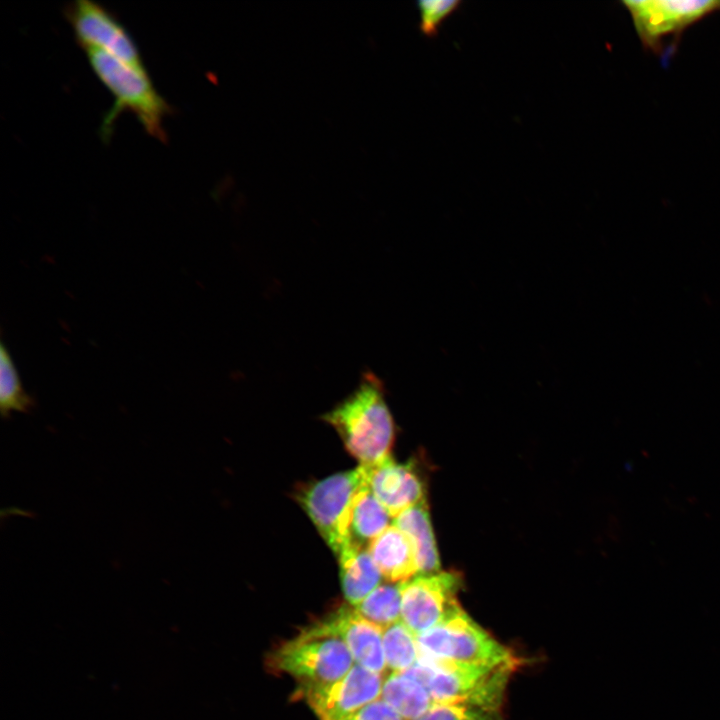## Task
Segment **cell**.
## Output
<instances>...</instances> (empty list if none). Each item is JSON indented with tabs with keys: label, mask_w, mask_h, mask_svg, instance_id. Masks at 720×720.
Listing matches in <instances>:
<instances>
[{
	"label": "cell",
	"mask_w": 720,
	"mask_h": 720,
	"mask_svg": "<svg viewBox=\"0 0 720 720\" xmlns=\"http://www.w3.org/2000/svg\"><path fill=\"white\" fill-rule=\"evenodd\" d=\"M322 419L335 429L361 466H374L391 456L395 424L384 384L373 372L364 371L354 391Z\"/></svg>",
	"instance_id": "obj_1"
},
{
	"label": "cell",
	"mask_w": 720,
	"mask_h": 720,
	"mask_svg": "<svg viewBox=\"0 0 720 720\" xmlns=\"http://www.w3.org/2000/svg\"><path fill=\"white\" fill-rule=\"evenodd\" d=\"M85 52L95 75L114 96V105L105 114L100 128L102 137L109 138L119 114L128 111L150 136L166 142L164 120L173 113V108L157 91L147 70L135 68L105 51L85 49Z\"/></svg>",
	"instance_id": "obj_2"
},
{
	"label": "cell",
	"mask_w": 720,
	"mask_h": 720,
	"mask_svg": "<svg viewBox=\"0 0 720 720\" xmlns=\"http://www.w3.org/2000/svg\"><path fill=\"white\" fill-rule=\"evenodd\" d=\"M520 661L497 667H477L437 660H417L401 672L421 683L434 704L465 703L501 711L510 676Z\"/></svg>",
	"instance_id": "obj_3"
},
{
	"label": "cell",
	"mask_w": 720,
	"mask_h": 720,
	"mask_svg": "<svg viewBox=\"0 0 720 720\" xmlns=\"http://www.w3.org/2000/svg\"><path fill=\"white\" fill-rule=\"evenodd\" d=\"M418 660H437L477 667L520 661L466 613L461 605L440 623L417 635Z\"/></svg>",
	"instance_id": "obj_4"
},
{
	"label": "cell",
	"mask_w": 720,
	"mask_h": 720,
	"mask_svg": "<svg viewBox=\"0 0 720 720\" xmlns=\"http://www.w3.org/2000/svg\"><path fill=\"white\" fill-rule=\"evenodd\" d=\"M354 664L341 639L321 633L311 625L273 649L266 658L271 672L290 675L299 682V689L333 683Z\"/></svg>",
	"instance_id": "obj_5"
},
{
	"label": "cell",
	"mask_w": 720,
	"mask_h": 720,
	"mask_svg": "<svg viewBox=\"0 0 720 720\" xmlns=\"http://www.w3.org/2000/svg\"><path fill=\"white\" fill-rule=\"evenodd\" d=\"M367 484L363 468L340 472L296 489L298 504L337 555L349 547V522L354 498Z\"/></svg>",
	"instance_id": "obj_6"
},
{
	"label": "cell",
	"mask_w": 720,
	"mask_h": 720,
	"mask_svg": "<svg viewBox=\"0 0 720 720\" xmlns=\"http://www.w3.org/2000/svg\"><path fill=\"white\" fill-rule=\"evenodd\" d=\"M64 13L84 50L105 51L135 68L146 69L134 38L105 6L76 0L66 5Z\"/></svg>",
	"instance_id": "obj_7"
},
{
	"label": "cell",
	"mask_w": 720,
	"mask_h": 720,
	"mask_svg": "<svg viewBox=\"0 0 720 720\" xmlns=\"http://www.w3.org/2000/svg\"><path fill=\"white\" fill-rule=\"evenodd\" d=\"M461 584L456 573L440 571L401 582V620L416 636L431 629L460 605Z\"/></svg>",
	"instance_id": "obj_8"
},
{
	"label": "cell",
	"mask_w": 720,
	"mask_h": 720,
	"mask_svg": "<svg viewBox=\"0 0 720 720\" xmlns=\"http://www.w3.org/2000/svg\"><path fill=\"white\" fill-rule=\"evenodd\" d=\"M382 674L358 664L341 679L326 685L298 689L319 720H345L381 697Z\"/></svg>",
	"instance_id": "obj_9"
},
{
	"label": "cell",
	"mask_w": 720,
	"mask_h": 720,
	"mask_svg": "<svg viewBox=\"0 0 720 720\" xmlns=\"http://www.w3.org/2000/svg\"><path fill=\"white\" fill-rule=\"evenodd\" d=\"M311 626L321 633L341 639L355 664L379 674L385 671L383 629L365 619L354 607H338Z\"/></svg>",
	"instance_id": "obj_10"
},
{
	"label": "cell",
	"mask_w": 720,
	"mask_h": 720,
	"mask_svg": "<svg viewBox=\"0 0 720 720\" xmlns=\"http://www.w3.org/2000/svg\"><path fill=\"white\" fill-rule=\"evenodd\" d=\"M641 40L654 46L663 36L682 30L720 8V1H624Z\"/></svg>",
	"instance_id": "obj_11"
},
{
	"label": "cell",
	"mask_w": 720,
	"mask_h": 720,
	"mask_svg": "<svg viewBox=\"0 0 720 720\" xmlns=\"http://www.w3.org/2000/svg\"><path fill=\"white\" fill-rule=\"evenodd\" d=\"M361 467L367 486L393 519L425 502L424 483L414 463H398L390 456L374 466Z\"/></svg>",
	"instance_id": "obj_12"
},
{
	"label": "cell",
	"mask_w": 720,
	"mask_h": 720,
	"mask_svg": "<svg viewBox=\"0 0 720 720\" xmlns=\"http://www.w3.org/2000/svg\"><path fill=\"white\" fill-rule=\"evenodd\" d=\"M368 550L388 582L401 583L419 574L411 539L393 524L369 544Z\"/></svg>",
	"instance_id": "obj_13"
},
{
	"label": "cell",
	"mask_w": 720,
	"mask_h": 720,
	"mask_svg": "<svg viewBox=\"0 0 720 720\" xmlns=\"http://www.w3.org/2000/svg\"><path fill=\"white\" fill-rule=\"evenodd\" d=\"M338 559L344 597L355 607L381 584L383 576L368 548L348 547Z\"/></svg>",
	"instance_id": "obj_14"
},
{
	"label": "cell",
	"mask_w": 720,
	"mask_h": 720,
	"mask_svg": "<svg viewBox=\"0 0 720 720\" xmlns=\"http://www.w3.org/2000/svg\"><path fill=\"white\" fill-rule=\"evenodd\" d=\"M391 519L389 512L366 484L358 491L352 504L349 547L368 548L375 538L392 525Z\"/></svg>",
	"instance_id": "obj_15"
},
{
	"label": "cell",
	"mask_w": 720,
	"mask_h": 720,
	"mask_svg": "<svg viewBox=\"0 0 720 720\" xmlns=\"http://www.w3.org/2000/svg\"><path fill=\"white\" fill-rule=\"evenodd\" d=\"M393 525L411 539L419 574L439 572L440 562L426 503L414 506L393 519Z\"/></svg>",
	"instance_id": "obj_16"
},
{
	"label": "cell",
	"mask_w": 720,
	"mask_h": 720,
	"mask_svg": "<svg viewBox=\"0 0 720 720\" xmlns=\"http://www.w3.org/2000/svg\"><path fill=\"white\" fill-rule=\"evenodd\" d=\"M380 698L404 720L417 719L434 705L428 690L403 673L390 672L383 680Z\"/></svg>",
	"instance_id": "obj_17"
},
{
	"label": "cell",
	"mask_w": 720,
	"mask_h": 720,
	"mask_svg": "<svg viewBox=\"0 0 720 720\" xmlns=\"http://www.w3.org/2000/svg\"><path fill=\"white\" fill-rule=\"evenodd\" d=\"M382 644L386 668L391 672H404L418 660L417 636L402 620L382 630Z\"/></svg>",
	"instance_id": "obj_18"
},
{
	"label": "cell",
	"mask_w": 720,
	"mask_h": 720,
	"mask_svg": "<svg viewBox=\"0 0 720 720\" xmlns=\"http://www.w3.org/2000/svg\"><path fill=\"white\" fill-rule=\"evenodd\" d=\"M368 621L382 629L401 620V583H381L354 607Z\"/></svg>",
	"instance_id": "obj_19"
},
{
	"label": "cell",
	"mask_w": 720,
	"mask_h": 720,
	"mask_svg": "<svg viewBox=\"0 0 720 720\" xmlns=\"http://www.w3.org/2000/svg\"><path fill=\"white\" fill-rule=\"evenodd\" d=\"M33 405V399L24 390L12 357L2 342L0 347L1 414L7 418L14 411L28 413Z\"/></svg>",
	"instance_id": "obj_20"
},
{
	"label": "cell",
	"mask_w": 720,
	"mask_h": 720,
	"mask_svg": "<svg viewBox=\"0 0 720 720\" xmlns=\"http://www.w3.org/2000/svg\"><path fill=\"white\" fill-rule=\"evenodd\" d=\"M414 720H505L501 711L465 703L434 704Z\"/></svg>",
	"instance_id": "obj_21"
},
{
	"label": "cell",
	"mask_w": 720,
	"mask_h": 720,
	"mask_svg": "<svg viewBox=\"0 0 720 720\" xmlns=\"http://www.w3.org/2000/svg\"><path fill=\"white\" fill-rule=\"evenodd\" d=\"M460 4L459 0L419 1V28L421 32L427 36L436 35L441 23L457 10Z\"/></svg>",
	"instance_id": "obj_22"
},
{
	"label": "cell",
	"mask_w": 720,
	"mask_h": 720,
	"mask_svg": "<svg viewBox=\"0 0 720 720\" xmlns=\"http://www.w3.org/2000/svg\"><path fill=\"white\" fill-rule=\"evenodd\" d=\"M345 720H404L381 698L365 705Z\"/></svg>",
	"instance_id": "obj_23"
}]
</instances>
